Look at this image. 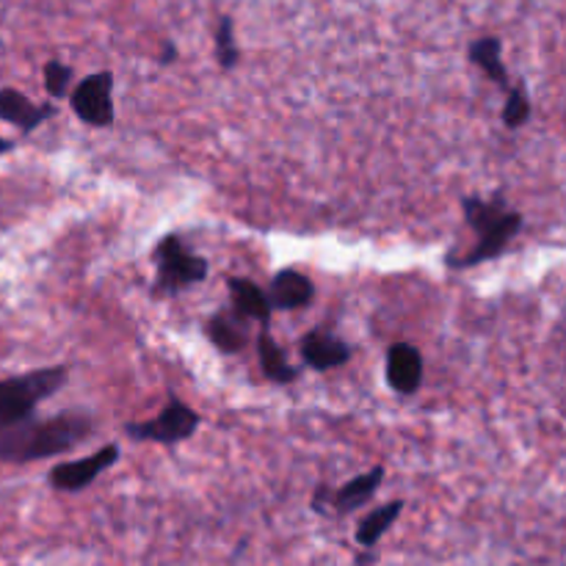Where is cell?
Listing matches in <instances>:
<instances>
[{
  "label": "cell",
  "mask_w": 566,
  "mask_h": 566,
  "mask_svg": "<svg viewBox=\"0 0 566 566\" xmlns=\"http://www.w3.org/2000/svg\"><path fill=\"white\" fill-rule=\"evenodd\" d=\"M94 423L83 412H64L50 420H22L0 431V462H36L59 457L88 440Z\"/></svg>",
  "instance_id": "obj_1"
},
{
  "label": "cell",
  "mask_w": 566,
  "mask_h": 566,
  "mask_svg": "<svg viewBox=\"0 0 566 566\" xmlns=\"http://www.w3.org/2000/svg\"><path fill=\"white\" fill-rule=\"evenodd\" d=\"M462 208L468 224L479 232V243L462 260L448 258L451 269H473V265L486 263V260H495L512 243V238L523 230V213L509 208L503 193H497L492 199L464 197Z\"/></svg>",
  "instance_id": "obj_2"
},
{
  "label": "cell",
  "mask_w": 566,
  "mask_h": 566,
  "mask_svg": "<svg viewBox=\"0 0 566 566\" xmlns=\"http://www.w3.org/2000/svg\"><path fill=\"white\" fill-rule=\"evenodd\" d=\"M66 381V368L55 365V368L31 370L17 379L0 381V431L11 429V426L22 423V420L33 418V409L59 392V387Z\"/></svg>",
  "instance_id": "obj_3"
},
{
  "label": "cell",
  "mask_w": 566,
  "mask_h": 566,
  "mask_svg": "<svg viewBox=\"0 0 566 566\" xmlns=\"http://www.w3.org/2000/svg\"><path fill=\"white\" fill-rule=\"evenodd\" d=\"M155 258H158V285L155 287L164 293H177L208 276V260L188 252L177 235H166Z\"/></svg>",
  "instance_id": "obj_4"
},
{
  "label": "cell",
  "mask_w": 566,
  "mask_h": 566,
  "mask_svg": "<svg viewBox=\"0 0 566 566\" xmlns=\"http://www.w3.org/2000/svg\"><path fill=\"white\" fill-rule=\"evenodd\" d=\"M197 429H199V415L193 412V409H188L186 403L171 398L158 418L149 420V423H130L127 426V434H130L133 440L166 442V446H171V442L188 440Z\"/></svg>",
  "instance_id": "obj_5"
},
{
  "label": "cell",
  "mask_w": 566,
  "mask_h": 566,
  "mask_svg": "<svg viewBox=\"0 0 566 566\" xmlns=\"http://www.w3.org/2000/svg\"><path fill=\"white\" fill-rule=\"evenodd\" d=\"M114 75L111 72H97V75H88L86 81L77 83V88L72 92V108L81 116L86 125L94 127H108L114 125Z\"/></svg>",
  "instance_id": "obj_6"
},
{
  "label": "cell",
  "mask_w": 566,
  "mask_h": 566,
  "mask_svg": "<svg viewBox=\"0 0 566 566\" xmlns=\"http://www.w3.org/2000/svg\"><path fill=\"white\" fill-rule=\"evenodd\" d=\"M116 459H119V448L105 446L88 459H77V462L55 464V468L50 470V486H53V490H59V492L86 490V486L92 484V481L97 479L99 473H105L111 464H116Z\"/></svg>",
  "instance_id": "obj_7"
},
{
  "label": "cell",
  "mask_w": 566,
  "mask_h": 566,
  "mask_svg": "<svg viewBox=\"0 0 566 566\" xmlns=\"http://www.w3.org/2000/svg\"><path fill=\"white\" fill-rule=\"evenodd\" d=\"M387 381L396 387L401 396H412L420 390L423 381V357L409 343H396L387 352Z\"/></svg>",
  "instance_id": "obj_8"
},
{
  "label": "cell",
  "mask_w": 566,
  "mask_h": 566,
  "mask_svg": "<svg viewBox=\"0 0 566 566\" xmlns=\"http://www.w3.org/2000/svg\"><path fill=\"white\" fill-rule=\"evenodd\" d=\"M302 357L310 368L332 370V368H340V365L348 363V357H352V348H348L340 337L332 335V332L315 329V332H310V335H304Z\"/></svg>",
  "instance_id": "obj_9"
},
{
  "label": "cell",
  "mask_w": 566,
  "mask_h": 566,
  "mask_svg": "<svg viewBox=\"0 0 566 566\" xmlns=\"http://www.w3.org/2000/svg\"><path fill=\"white\" fill-rule=\"evenodd\" d=\"M265 296H269L271 310H298V307H307V304L313 302L315 287L307 276L287 269L274 276L271 291L265 293Z\"/></svg>",
  "instance_id": "obj_10"
},
{
  "label": "cell",
  "mask_w": 566,
  "mask_h": 566,
  "mask_svg": "<svg viewBox=\"0 0 566 566\" xmlns=\"http://www.w3.org/2000/svg\"><path fill=\"white\" fill-rule=\"evenodd\" d=\"M53 114L55 105H33L25 94L14 92V88H3V92H0V119L22 127L25 133L42 125V122L50 119Z\"/></svg>",
  "instance_id": "obj_11"
},
{
  "label": "cell",
  "mask_w": 566,
  "mask_h": 566,
  "mask_svg": "<svg viewBox=\"0 0 566 566\" xmlns=\"http://www.w3.org/2000/svg\"><path fill=\"white\" fill-rule=\"evenodd\" d=\"M381 481H385V468H374L370 473L357 475V479L348 481L346 486H340V490L332 495V509H335L337 514L357 512V509H363L365 503L376 495Z\"/></svg>",
  "instance_id": "obj_12"
},
{
  "label": "cell",
  "mask_w": 566,
  "mask_h": 566,
  "mask_svg": "<svg viewBox=\"0 0 566 566\" xmlns=\"http://www.w3.org/2000/svg\"><path fill=\"white\" fill-rule=\"evenodd\" d=\"M501 53L503 44L497 36H481L470 44V61H473L475 66H481L492 83H497V86L509 92V88H512V81H509V70L503 66Z\"/></svg>",
  "instance_id": "obj_13"
},
{
  "label": "cell",
  "mask_w": 566,
  "mask_h": 566,
  "mask_svg": "<svg viewBox=\"0 0 566 566\" xmlns=\"http://www.w3.org/2000/svg\"><path fill=\"white\" fill-rule=\"evenodd\" d=\"M230 296H232V307H235V313H241L243 318H254L260 321V324H269L271 318L269 296H265L252 280H238V276H232Z\"/></svg>",
  "instance_id": "obj_14"
},
{
  "label": "cell",
  "mask_w": 566,
  "mask_h": 566,
  "mask_svg": "<svg viewBox=\"0 0 566 566\" xmlns=\"http://www.w3.org/2000/svg\"><path fill=\"white\" fill-rule=\"evenodd\" d=\"M401 512H403V501H392L387 503V506L374 509V512L359 523L357 545L365 547V551H374V547L381 542V536H385L387 531L392 528V523L401 517Z\"/></svg>",
  "instance_id": "obj_15"
},
{
  "label": "cell",
  "mask_w": 566,
  "mask_h": 566,
  "mask_svg": "<svg viewBox=\"0 0 566 566\" xmlns=\"http://www.w3.org/2000/svg\"><path fill=\"white\" fill-rule=\"evenodd\" d=\"M208 337L227 354H235L247 346V326L241 313H219L208 321Z\"/></svg>",
  "instance_id": "obj_16"
},
{
  "label": "cell",
  "mask_w": 566,
  "mask_h": 566,
  "mask_svg": "<svg viewBox=\"0 0 566 566\" xmlns=\"http://www.w3.org/2000/svg\"><path fill=\"white\" fill-rule=\"evenodd\" d=\"M258 354H260V368H263V374L269 376L271 381H280V385H287V381L298 379V370L293 368L291 363H287L285 354H282V348L276 346L274 340H271L269 332H263V335H260Z\"/></svg>",
  "instance_id": "obj_17"
},
{
  "label": "cell",
  "mask_w": 566,
  "mask_h": 566,
  "mask_svg": "<svg viewBox=\"0 0 566 566\" xmlns=\"http://www.w3.org/2000/svg\"><path fill=\"white\" fill-rule=\"evenodd\" d=\"M216 59H219L221 70H232L241 59L235 44V28H232V17H221L216 25Z\"/></svg>",
  "instance_id": "obj_18"
},
{
  "label": "cell",
  "mask_w": 566,
  "mask_h": 566,
  "mask_svg": "<svg viewBox=\"0 0 566 566\" xmlns=\"http://www.w3.org/2000/svg\"><path fill=\"white\" fill-rule=\"evenodd\" d=\"M528 119H531L528 92H525V86H512L509 88L506 108H503V122H506V127L517 130V127H523Z\"/></svg>",
  "instance_id": "obj_19"
},
{
  "label": "cell",
  "mask_w": 566,
  "mask_h": 566,
  "mask_svg": "<svg viewBox=\"0 0 566 566\" xmlns=\"http://www.w3.org/2000/svg\"><path fill=\"white\" fill-rule=\"evenodd\" d=\"M44 83H48V92L53 97H64L72 83V70L66 64H61V61H48L44 64Z\"/></svg>",
  "instance_id": "obj_20"
},
{
  "label": "cell",
  "mask_w": 566,
  "mask_h": 566,
  "mask_svg": "<svg viewBox=\"0 0 566 566\" xmlns=\"http://www.w3.org/2000/svg\"><path fill=\"white\" fill-rule=\"evenodd\" d=\"M332 495H335V492H332L329 486H318V492H315V497H313L315 512L324 514L326 506H332Z\"/></svg>",
  "instance_id": "obj_21"
},
{
  "label": "cell",
  "mask_w": 566,
  "mask_h": 566,
  "mask_svg": "<svg viewBox=\"0 0 566 566\" xmlns=\"http://www.w3.org/2000/svg\"><path fill=\"white\" fill-rule=\"evenodd\" d=\"M177 55V50L171 48V44H166V50H164V59H160V64H171V59H175Z\"/></svg>",
  "instance_id": "obj_22"
},
{
  "label": "cell",
  "mask_w": 566,
  "mask_h": 566,
  "mask_svg": "<svg viewBox=\"0 0 566 566\" xmlns=\"http://www.w3.org/2000/svg\"><path fill=\"white\" fill-rule=\"evenodd\" d=\"M11 149V142H6V138H0V153H9Z\"/></svg>",
  "instance_id": "obj_23"
}]
</instances>
